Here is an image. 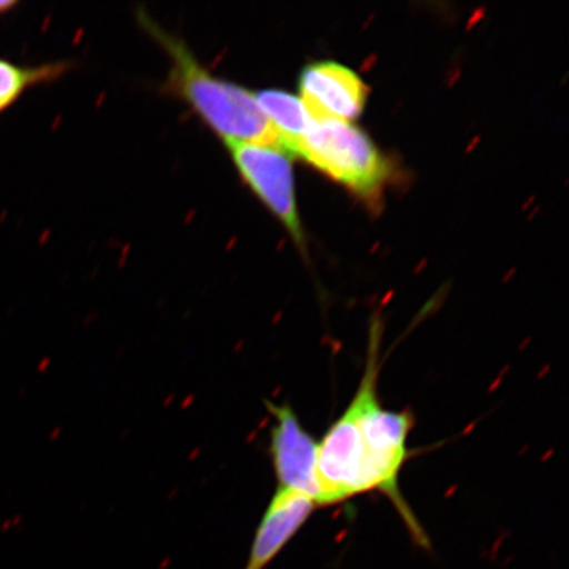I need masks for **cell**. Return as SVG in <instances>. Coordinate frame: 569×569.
I'll list each match as a JSON object with an SVG mask.
<instances>
[{
	"label": "cell",
	"instance_id": "1",
	"mask_svg": "<svg viewBox=\"0 0 569 569\" xmlns=\"http://www.w3.org/2000/svg\"><path fill=\"white\" fill-rule=\"evenodd\" d=\"M382 332L381 319L373 318L359 388L343 415L318 442L320 508L379 492L393 503L411 536L425 546L427 536L400 488L416 419L409 410L382 407L379 393Z\"/></svg>",
	"mask_w": 569,
	"mask_h": 569
},
{
	"label": "cell",
	"instance_id": "2",
	"mask_svg": "<svg viewBox=\"0 0 569 569\" xmlns=\"http://www.w3.org/2000/svg\"><path fill=\"white\" fill-rule=\"evenodd\" d=\"M140 21L172 59L170 90L193 107L227 146L252 142L282 148L279 133L261 111L253 92L211 74L183 41L161 30L151 19Z\"/></svg>",
	"mask_w": 569,
	"mask_h": 569
},
{
	"label": "cell",
	"instance_id": "3",
	"mask_svg": "<svg viewBox=\"0 0 569 569\" xmlns=\"http://www.w3.org/2000/svg\"><path fill=\"white\" fill-rule=\"evenodd\" d=\"M296 156L365 197L379 193L389 176L372 140L346 120H312Z\"/></svg>",
	"mask_w": 569,
	"mask_h": 569
},
{
	"label": "cell",
	"instance_id": "4",
	"mask_svg": "<svg viewBox=\"0 0 569 569\" xmlns=\"http://www.w3.org/2000/svg\"><path fill=\"white\" fill-rule=\"evenodd\" d=\"M229 148L241 178L302 247L303 231L297 209L291 156L280 147L252 142H232Z\"/></svg>",
	"mask_w": 569,
	"mask_h": 569
},
{
	"label": "cell",
	"instance_id": "5",
	"mask_svg": "<svg viewBox=\"0 0 569 569\" xmlns=\"http://www.w3.org/2000/svg\"><path fill=\"white\" fill-rule=\"evenodd\" d=\"M266 405L274 421L269 433V455L277 488L308 496L320 508L318 440L305 429L289 403Z\"/></svg>",
	"mask_w": 569,
	"mask_h": 569
},
{
	"label": "cell",
	"instance_id": "6",
	"mask_svg": "<svg viewBox=\"0 0 569 569\" xmlns=\"http://www.w3.org/2000/svg\"><path fill=\"white\" fill-rule=\"evenodd\" d=\"M302 102L315 119L348 120L365 110L368 89L351 69L337 62L306 67L300 77Z\"/></svg>",
	"mask_w": 569,
	"mask_h": 569
},
{
	"label": "cell",
	"instance_id": "7",
	"mask_svg": "<svg viewBox=\"0 0 569 569\" xmlns=\"http://www.w3.org/2000/svg\"><path fill=\"white\" fill-rule=\"evenodd\" d=\"M317 509L310 497L277 488L254 532L244 569H267Z\"/></svg>",
	"mask_w": 569,
	"mask_h": 569
},
{
	"label": "cell",
	"instance_id": "8",
	"mask_svg": "<svg viewBox=\"0 0 569 569\" xmlns=\"http://www.w3.org/2000/svg\"><path fill=\"white\" fill-rule=\"evenodd\" d=\"M262 112L272 123L284 152L296 156L298 147L311 127L312 118L301 98L281 90H264L254 94Z\"/></svg>",
	"mask_w": 569,
	"mask_h": 569
},
{
	"label": "cell",
	"instance_id": "9",
	"mask_svg": "<svg viewBox=\"0 0 569 569\" xmlns=\"http://www.w3.org/2000/svg\"><path fill=\"white\" fill-rule=\"evenodd\" d=\"M66 69L67 63L62 62L30 67L0 57V113L11 109L26 91L54 81Z\"/></svg>",
	"mask_w": 569,
	"mask_h": 569
},
{
	"label": "cell",
	"instance_id": "10",
	"mask_svg": "<svg viewBox=\"0 0 569 569\" xmlns=\"http://www.w3.org/2000/svg\"><path fill=\"white\" fill-rule=\"evenodd\" d=\"M18 2H13V0H0V17L7 16L16 7H18Z\"/></svg>",
	"mask_w": 569,
	"mask_h": 569
}]
</instances>
